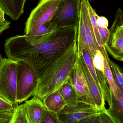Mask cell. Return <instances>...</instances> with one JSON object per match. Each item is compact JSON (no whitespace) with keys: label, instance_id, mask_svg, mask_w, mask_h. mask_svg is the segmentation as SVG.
<instances>
[{"label":"cell","instance_id":"obj_15","mask_svg":"<svg viewBox=\"0 0 123 123\" xmlns=\"http://www.w3.org/2000/svg\"><path fill=\"white\" fill-rule=\"evenodd\" d=\"M57 28V26L55 23L48 21L28 35H24L25 37L28 42H34L43 36L53 31Z\"/></svg>","mask_w":123,"mask_h":123},{"label":"cell","instance_id":"obj_25","mask_svg":"<svg viewBox=\"0 0 123 123\" xmlns=\"http://www.w3.org/2000/svg\"><path fill=\"white\" fill-rule=\"evenodd\" d=\"M99 33L104 46L107 45L110 36V30L108 28H99Z\"/></svg>","mask_w":123,"mask_h":123},{"label":"cell","instance_id":"obj_4","mask_svg":"<svg viewBox=\"0 0 123 123\" xmlns=\"http://www.w3.org/2000/svg\"><path fill=\"white\" fill-rule=\"evenodd\" d=\"M17 61L3 59L0 67V97L12 105L18 106L16 93Z\"/></svg>","mask_w":123,"mask_h":123},{"label":"cell","instance_id":"obj_12","mask_svg":"<svg viewBox=\"0 0 123 123\" xmlns=\"http://www.w3.org/2000/svg\"><path fill=\"white\" fill-rule=\"evenodd\" d=\"M104 57V66L105 72L108 83L109 85L110 91L111 93L112 100H123V87L117 86L113 75L110 68L107 60L108 55L105 47L100 49Z\"/></svg>","mask_w":123,"mask_h":123},{"label":"cell","instance_id":"obj_18","mask_svg":"<svg viewBox=\"0 0 123 123\" xmlns=\"http://www.w3.org/2000/svg\"><path fill=\"white\" fill-rule=\"evenodd\" d=\"M107 60L112 74L116 84L123 87V72L121 68L118 64L114 63L108 56Z\"/></svg>","mask_w":123,"mask_h":123},{"label":"cell","instance_id":"obj_31","mask_svg":"<svg viewBox=\"0 0 123 123\" xmlns=\"http://www.w3.org/2000/svg\"><path fill=\"white\" fill-rule=\"evenodd\" d=\"M2 61H3V58L1 57V55L0 54V67L1 63H2Z\"/></svg>","mask_w":123,"mask_h":123},{"label":"cell","instance_id":"obj_16","mask_svg":"<svg viewBox=\"0 0 123 123\" xmlns=\"http://www.w3.org/2000/svg\"><path fill=\"white\" fill-rule=\"evenodd\" d=\"M58 90L67 104L78 101V97L75 89L68 80L61 86Z\"/></svg>","mask_w":123,"mask_h":123},{"label":"cell","instance_id":"obj_29","mask_svg":"<svg viewBox=\"0 0 123 123\" xmlns=\"http://www.w3.org/2000/svg\"><path fill=\"white\" fill-rule=\"evenodd\" d=\"M10 21L5 20L2 22H0V36L3 31L8 29L10 26Z\"/></svg>","mask_w":123,"mask_h":123},{"label":"cell","instance_id":"obj_5","mask_svg":"<svg viewBox=\"0 0 123 123\" xmlns=\"http://www.w3.org/2000/svg\"><path fill=\"white\" fill-rule=\"evenodd\" d=\"M63 0H41L32 10L25 23L24 33L27 35L38 29L52 17Z\"/></svg>","mask_w":123,"mask_h":123},{"label":"cell","instance_id":"obj_22","mask_svg":"<svg viewBox=\"0 0 123 123\" xmlns=\"http://www.w3.org/2000/svg\"><path fill=\"white\" fill-rule=\"evenodd\" d=\"M93 63L96 69L105 73L104 66V57L100 50H97L93 58Z\"/></svg>","mask_w":123,"mask_h":123},{"label":"cell","instance_id":"obj_30","mask_svg":"<svg viewBox=\"0 0 123 123\" xmlns=\"http://www.w3.org/2000/svg\"><path fill=\"white\" fill-rule=\"evenodd\" d=\"M4 13L2 9L0 7V22H2L5 21L4 17Z\"/></svg>","mask_w":123,"mask_h":123},{"label":"cell","instance_id":"obj_9","mask_svg":"<svg viewBox=\"0 0 123 123\" xmlns=\"http://www.w3.org/2000/svg\"><path fill=\"white\" fill-rule=\"evenodd\" d=\"M68 81L75 89L79 100L95 106L90 92L78 53L76 63L70 74Z\"/></svg>","mask_w":123,"mask_h":123},{"label":"cell","instance_id":"obj_6","mask_svg":"<svg viewBox=\"0 0 123 123\" xmlns=\"http://www.w3.org/2000/svg\"><path fill=\"white\" fill-rule=\"evenodd\" d=\"M81 0H63L59 4L50 21L57 28L76 27L79 18Z\"/></svg>","mask_w":123,"mask_h":123},{"label":"cell","instance_id":"obj_28","mask_svg":"<svg viewBox=\"0 0 123 123\" xmlns=\"http://www.w3.org/2000/svg\"><path fill=\"white\" fill-rule=\"evenodd\" d=\"M97 22L99 28H108V21L106 17L97 16Z\"/></svg>","mask_w":123,"mask_h":123},{"label":"cell","instance_id":"obj_17","mask_svg":"<svg viewBox=\"0 0 123 123\" xmlns=\"http://www.w3.org/2000/svg\"><path fill=\"white\" fill-rule=\"evenodd\" d=\"M88 8H89V12L90 16V19L91 21L92 27H93V30L97 42L99 45V47L100 49L105 47L102 41V39L100 37L99 33V29L97 22V17L98 16L95 12V10L93 9L90 3L88 4Z\"/></svg>","mask_w":123,"mask_h":123},{"label":"cell","instance_id":"obj_2","mask_svg":"<svg viewBox=\"0 0 123 123\" xmlns=\"http://www.w3.org/2000/svg\"><path fill=\"white\" fill-rule=\"evenodd\" d=\"M77 59V46L75 40L45 68L39 80L33 96L43 101L49 94L58 90L68 80Z\"/></svg>","mask_w":123,"mask_h":123},{"label":"cell","instance_id":"obj_11","mask_svg":"<svg viewBox=\"0 0 123 123\" xmlns=\"http://www.w3.org/2000/svg\"><path fill=\"white\" fill-rule=\"evenodd\" d=\"M23 104L29 123H40L45 106L43 101L34 96Z\"/></svg>","mask_w":123,"mask_h":123},{"label":"cell","instance_id":"obj_7","mask_svg":"<svg viewBox=\"0 0 123 123\" xmlns=\"http://www.w3.org/2000/svg\"><path fill=\"white\" fill-rule=\"evenodd\" d=\"M110 30L107 45L105 46L107 52L117 60L123 61V14L118 9L115 20Z\"/></svg>","mask_w":123,"mask_h":123},{"label":"cell","instance_id":"obj_32","mask_svg":"<svg viewBox=\"0 0 123 123\" xmlns=\"http://www.w3.org/2000/svg\"><path fill=\"white\" fill-rule=\"evenodd\" d=\"M87 0L88 1L89 3H90V2L92 0Z\"/></svg>","mask_w":123,"mask_h":123},{"label":"cell","instance_id":"obj_19","mask_svg":"<svg viewBox=\"0 0 123 123\" xmlns=\"http://www.w3.org/2000/svg\"><path fill=\"white\" fill-rule=\"evenodd\" d=\"M82 54L84 62L90 74L95 80L99 85L97 78L95 68L93 63V58L90 53L86 49L84 48L82 50Z\"/></svg>","mask_w":123,"mask_h":123},{"label":"cell","instance_id":"obj_24","mask_svg":"<svg viewBox=\"0 0 123 123\" xmlns=\"http://www.w3.org/2000/svg\"><path fill=\"white\" fill-rule=\"evenodd\" d=\"M14 112L0 111V123H10L14 115Z\"/></svg>","mask_w":123,"mask_h":123},{"label":"cell","instance_id":"obj_8","mask_svg":"<svg viewBox=\"0 0 123 123\" xmlns=\"http://www.w3.org/2000/svg\"><path fill=\"white\" fill-rule=\"evenodd\" d=\"M98 112L95 106L78 100L67 104L58 117L63 123H76L82 119L97 114Z\"/></svg>","mask_w":123,"mask_h":123},{"label":"cell","instance_id":"obj_13","mask_svg":"<svg viewBox=\"0 0 123 123\" xmlns=\"http://www.w3.org/2000/svg\"><path fill=\"white\" fill-rule=\"evenodd\" d=\"M26 0H0V7L4 14L12 19L17 20L24 12V7Z\"/></svg>","mask_w":123,"mask_h":123},{"label":"cell","instance_id":"obj_26","mask_svg":"<svg viewBox=\"0 0 123 123\" xmlns=\"http://www.w3.org/2000/svg\"><path fill=\"white\" fill-rule=\"evenodd\" d=\"M15 110L12 105L0 97V111L14 112Z\"/></svg>","mask_w":123,"mask_h":123},{"label":"cell","instance_id":"obj_21","mask_svg":"<svg viewBox=\"0 0 123 123\" xmlns=\"http://www.w3.org/2000/svg\"><path fill=\"white\" fill-rule=\"evenodd\" d=\"M40 123H63L58 116L48 110L45 107L42 115Z\"/></svg>","mask_w":123,"mask_h":123},{"label":"cell","instance_id":"obj_27","mask_svg":"<svg viewBox=\"0 0 123 123\" xmlns=\"http://www.w3.org/2000/svg\"><path fill=\"white\" fill-rule=\"evenodd\" d=\"M76 123H101L98 113L82 119Z\"/></svg>","mask_w":123,"mask_h":123},{"label":"cell","instance_id":"obj_10","mask_svg":"<svg viewBox=\"0 0 123 123\" xmlns=\"http://www.w3.org/2000/svg\"><path fill=\"white\" fill-rule=\"evenodd\" d=\"M82 70L87 82L90 94L98 110H102L106 109L105 101L102 89L100 85L95 80L90 74L86 65L84 62L82 54H78Z\"/></svg>","mask_w":123,"mask_h":123},{"label":"cell","instance_id":"obj_23","mask_svg":"<svg viewBox=\"0 0 123 123\" xmlns=\"http://www.w3.org/2000/svg\"><path fill=\"white\" fill-rule=\"evenodd\" d=\"M98 113L101 123H118L106 109L99 111Z\"/></svg>","mask_w":123,"mask_h":123},{"label":"cell","instance_id":"obj_1","mask_svg":"<svg viewBox=\"0 0 123 123\" xmlns=\"http://www.w3.org/2000/svg\"><path fill=\"white\" fill-rule=\"evenodd\" d=\"M76 32L75 26L59 27L32 42L27 41L24 35H17L6 40L5 53L9 59L30 65L39 80L50 63L76 40Z\"/></svg>","mask_w":123,"mask_h":123},{"label":"cell","instance_id":"obj_20","mask_svg":"<svg viewBox=\"0 0 123 123\" xmlns=\"http://www.w3.org/2000/svg\"><path fill=\"white\" fill-rule=\"evenodd\" d=\"M10 123H29L23 104L18 105L16 108L14 115Z\"/></svg>","mask_w":123,"mask_h":123},{"label":"cell","instance_id":"obj_14","mask_svg":"<svg viewBox=\"0 0 123 123\" xmlns=\"http://www.w3.org/2000/svg\"><path fill=\"white\" fill-rule=\"evenodd\" d=\"M43 102L46 108L58 116L67 105L58 90L46 96L43 100Z\"/></svg>","mask_w":123,"mask_h":123},{"label":"cell","instance_id":"obj_3","mask_svg":"<svg viewBox=\"0 0 123 123\" xmlns=\"http://www.w3.org/2000/svg\"><path fill=\"white\" fill-rule=\"evenodd\" d=\"M16 73L17 99L20 103L33 96L39 80L33 68L22 61H17Z\"/></svg>","mask_w":123,"mask_h":123}]
</instances>
